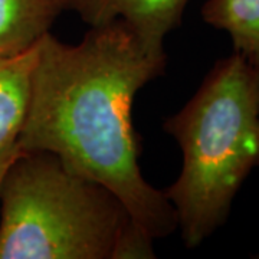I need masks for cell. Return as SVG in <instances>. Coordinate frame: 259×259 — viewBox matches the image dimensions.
<instances>
[{
  "instance_id": "cell-1",
  "label": "cell",
  "mask_w": 259,
  "mask_h": 259,
  "mask_svg": "<svg viewBox=\"0 0 259 259\" xmlns=\"http://www.w3.org/2000/svg\"><path fill=\"white\" fill-rule=\"evenodd\" d=\"M167 56L151 54L122 22L91 26L79 44L51 32L37 44L23 151H48L76 173L105 186L153 241L179 228L163 190L143 177L133 102L164 72Z\"/></svg>"
},
{
  "instance_id": "cell-2",
  "label": "cell",
  "mask_w": 259,
  "mask_h": 259,
  "mask_svg": "<svg viewBox=\"0 0 259 259\" xmlns=\"http://www.w3.org/2000/svg\"><path fill=\"white\" fill-rule=\"evenodd\" d=\"M153 239L110 189L23 151L0 190V259H150Z\"/></svg>"
},
{
  "instance_id": "cell-3",
  "label": "cell",
  "mask_w": 259,
  "mask_h": 259,
  "mask_svg": "<svg viewBox=\"0 0 259 259\" xmlns=\"http://www.w3.org/2000/svg\"><path fill=\"white\" fill-rule=\"evenodd\" d=\"M163 128L179 143L183 166L164 194L182 238L196 248L226 222L249 173L259 166V107L253 69L239 54L219 59Z\"/></svg>"
},
{
  "instance_id": "cell-4",
  "label": "cell",
  "mask_w": 259,
  "mask_h": 259,
  "mask_svg": "<svg viewBox=\"0 0 259 259\" xmlns=\"http://www.w3.org/2000/svg\"><path fill=\"white\" fill-rule=\"evenodd\" d=\"M189 0H69L90 26L122 20L151 54L164 55V39L182 22Z\"/></svg>"
},
{
  "instance_id": "cell-5",
  "label": "cell",
  "mask_w": 259,
  "mask_h": 259,
  "mask_svg": "<svg viewBox=\"0 0 259 259\" xmlns=\"http://www.w3.org/2000/svg\"><path fill=\"white\" fill-rule=\"evenodd\" d=\"M69 0H0V58L19 55L51 32Z\"/></svg>"
},
{
  "instance_id": "cell-6",
  "label": "cell",
  "mask_w": 259,
  "mask_h": 259,
  "mask_svg": "<svg viewBox=\"0 0 259 259\" xmlns=\"http://www.w3.org/2000/svg\"><path fill=\"white\" fill-rule=\"evenodd\" d=\"M37 44L23 54L0 58V150L18 141L26 117Z\"/></svg>"
},
{
  "instance_id": "cell-7",
  "label": "cell",
  "mask_w": 259,
  "mask_h": 259,
  "mask_svg": "<svg viewBox=\"0 0 259 259\" xmlns=\"http://www.w3.org/2000/svg\"><path fill=\"white\" fill-rule=\"evenodd\" d=\"M202 18L213 28L225 30L233 52L250 65H259V0H207Z\"/></svg>"
},
{
  "instance_id": "cell-8",
  "label": "cell",
  "mask_w": 259,
  "mask_h": 259,
  "mask_svg": "<svg viewBox=\"0 0 259 259\" xmlns=\"http://www.w3.org/2000/svg\"><path fill=\"white\" fill-rule=\"evenodd\" d=\"M23 153V150L20 148L18 141L9 144L8 147L2 148L0 150V190H2V183H3V179L6 176L8 170H9L10 164L16 160V158Z\"/></svg>"
},
{
  "instance_id": "cell-9",
  "label": "cell",
  "mask_w": 259,
  "mask_h": 259,
  "mask_svg": "<svg viewBox=\"0 0 259 259\" xmlns=\"http://www.w3.org/2000/svg\"><path fill=\"white\" fill-rule=\"evenodd\" d=\"M253 75H255V88H256V98H258V107H259V65L252 66Z\"/></svg>"
}]
</instances>
